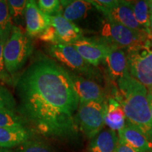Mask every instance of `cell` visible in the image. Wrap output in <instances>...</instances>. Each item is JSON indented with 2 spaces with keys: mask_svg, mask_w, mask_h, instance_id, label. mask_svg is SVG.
<instances>
[{
  "mask_svg": "<svg viewBox=\"0 0 152 152\" xmlns=\"http://www.w3.org/2000/svg\"><path fill=\"white\" fill-rule=\"evenodd\" d=\"M118 140L124 142L137 152H150L152 144L132 124L126 121L125 126L118 131Z\"/></svg>",
  "mask_w": 152,
  "mask_h": 152,
  "instance_id": "4fadbf2b",
  "label": "cell"
},
{
  "mask_svg": "<svg viewBox=\"0 0 152 152\" xmlns=\"http://www.w3.org/2000/svg\"><path fill=\"white\" fill-rule=\"evenodd\" d=\"M106 111V101L79 103L75 115V122L77 128L87 138L92 140L102 131L105 125Z\"/></svg>",
  "mask_w": 152,
  "mask_h": 152,
  "instance_id": "8992f818",
  "label": "cell"
},
{
  "mask_svg": "<svg viewBox=\"0 0 152 152\" xmlns=\"http://www.w3.org/2000/svg\"><path fill=\"white\" fill-rule=\"evenodd\" d=\"M3 150H4V149H2V148H1V147H0V152H1V151H2Z\"/></svg>",
  "mask_w": 152,
  "mask_h": 152,
  "instance_id": "d6a6232c",
  "label": "cell"
},
{
  "mask_svg": "<svg viewBox=\"0 0 152 152\" xmlns=\"http://www.w3.org/2000/svg\"><path fill=\"white\" fill-rule=\"evenodd\" d=\"M115 152H137L135 150H134L132 147L128 146L124 142L118 140L116 149Z\"/></svg>",
  "mask_w": 152,
  "mask_h": 152,
  "instance_id": "83f0119b",
  "label": "cell"
},
{
  "mask_svg": "<svg viewBox=\"0 0 152 152\" xmlns=\"http://www.w3.org/2000/svg\"><path fill=\"white\" fill-rule=\"evenodd\" d=\"M62 11L61 15L70 21L80 20L87 14L92 8V4L89 1H61Z\"/></svg>",
  "mask_w": 152,
  "mask_h": 152,
  "instance_id": "ac0fdd59",
  "label": "cell"
},
{
  "mask_svg": "<svg viewBox=\"0 0 152 152\" xmlns=\"http://www.w3.org/2000/svg\"><path fill=\"white\" fill-rule=\"evenodd\" d=\"M149 29L152 36V14H149Z\"/></svg>",
  "mask_w": 152,
  "mask_h": 152,
  "instance_id": "f546056e",
  "label": "cell"
},
{
  "mask_svg": "<svg viewBox=\"0 0 152 152\" xmlns=\"http://www.w3.org/2000/svg\"><path fill=\"white\" fill-rule=\"evenodd\" d=\"M117 85L113 98L123 107L126 120L152 144V118L147 89L129 73L117 81Z\"/></svg>",
  "mask_w": 152,
  "mask_h": 152,
  "instance_id": "7a4b0ae2",
  "label": "cell"
},
{
  "mask_svg": "<svg viewBox=\"0 0 152 152\" xmlns=\"http://www.w3.org/2000/svg\"><path fill=\"white\" fill-rule=\"evenodd\" d=\"M71 77L79 103L106 102L105 92L97 83L81 76L71 74Z\"/></svg>",
  "mask_w": 152,
  "mask_h": 152,
  "instance_id": "30bf717a",
  "label": "cell"
},
{
  "mask_svg": "<svg viewBox=\"0 0 152 152\" xmlns=\"http://www.w3.org/2000/svg\"><path fill=\"white\" fill-rule=\"evenodd\" d=\"M27 3L28 1L26 0H9L7 1L11 18L20 19L23 16H25Z\"/></svg>",
  "mask_w": 152,
  "mask_h": 152,
  "instance_id": "d4e9b609",
  "label": "cell"
},
{
  "mask_svg": "<svg viewBox=\"0 0 152 152\" xmlns=\"http://www.w3.org/2000/svg\"><path fill=\"white\" fill-rule=\"evenodd\" d=\"M133 12L138 23L144 28L148 35L151 37L149 29V11L148 1H133Z\"/></svg>",
  "mask_w": 152,
  "mask_h": 152,
  "instance_id": "ffe728a7",
  "label": "cell"
},
{
  "mask_svg": "<svg viewBox=\"0 0 152 152\" xmlns=\"http://www.w3.org/2000/svg\"><path fill=\"white\" fill-rule=\"evenodd\" d=\"M150 152H152V150H151V151H150Z\"/></svg>",
  "mask_w": 152,
  "mask_h": 152,
  "instance_id": "d590c367",
  "label": "cell"
},
{
  "mask_svg": "<svg viewBox=\"0 0 152 152\" xmlns=\"http://www.w3.org/2000/svg\"><path fill=\"white\" fill-rule=\"evenodd\" d=\"M151 42H152V36L151 37Z\"/></svg>",
  "mask_w": 152,
  "mask_h": 152,
  "instance_id": "e575fe53",
  "label": "cell"
},
{
  "mask_svg": "<svg viewBox=\"0 0 152 152\" xmlns=\"http://www.w3.org/2000/svg\"><path fill=\"white\" fill-rule=\"evenodd\" d=\"M30 137V133L25 127L0 128V147L11 149L24 143Z\"/></svg>",
  "mask_w": 152,
  "mask_h": 152,
  "instance_id": "9a60e30c",
  "label": "cell"
},
{
  "mask_svg": "<svg viewBox=\"0 0 152 152\" xmlns=\"http://www.w3.org/2000/svg\"><path fill=\"white\" fill-rule=\"evenodd\" d=\"M33 52L30 37L18 27L14 26L10 37L4 47L3 55L6 71L14 74L23 67Z\"/></svg>",
  "mask_w": 152,
  "mask_h": 152,
  "instance_id": "3957f363",
  "label": "cell"
},
{
  "mask_svg": "<svg viewBox=\"0 0 152 152\" xmlns=\"http://www.w3.org/2000/svg\"><path fill=\"white\" fill-rule=\"evenodd\" d=\"M49 20L56 32L58 44L73 45L83 37V33L81 28L61 15L49 16Z\"/></svg>",
  "mask_w": 152,
  "mask_h": 152,
  "instance_id": "7c38bea8",
  "label": "cell"
},
{
  "mask_svg": "<svg viewBox=\"0 0 152 152\" xmlns=\"http://www.w3.org/2000/svg\"><path fill=\"white\" fill-rule=\"evenodd\" d=\"M26 121L16 112L0 110V128L2 127H25ZM26 128V127H25Z\"/></svg>",
  "mask_w": 152,
  "mask_h": 152,
  "instance_id": "7402d4cb",
  "label": "cell"
},
{
  "mask_svg": "<svg viewBox=\"0 0 152 152\" xmlns=\"http://www.w3.org/2000/svg\"><path fill=\"white\" fill-rule=\"evenodd\" d=\"M147 99H148V102H149V107H150V111H151V118H152V94L150 92H148Z\"/></svg>",
  "mask_w": 152,
  "mask_h": 152,
  "instance_id": "f1b7e54d",
  "label": "cell"
},
{
  "mask_svg": "<svg viewBox=\"0 0 152 152\" xmlns=\"http://www.w3.org/2000/svg\"><path fill=\"white\" fill-rule=\"evenodd\" d=\"M126 121L124 111L121 104L113 97L109 98L106 102L105 125L115 132L120 131L125 126Z\"/></svg>",
  "mask_w": 152,
  "mask_h": 152,
  "instance_id": "e0dca14e",
  "label": "cell"
},
{
  "mask_svg": "<svg viewBox=\"0 0 152 152\" xmlns=\"http://www.w3.org/2000/svg\"><path fill=\"white\" fill-rule=\"evenodd\" d=\"M37 7L45 14L48 16L61 15L62 6L58 0H39L36 1Z\"/></svg>",
  "mask_w": 152,
  "mask_h": 152,
  "instance_id": "603a6c76",
  "label": "cell"
},
{
  "mask_svg": "<svg viewBox=\"0 0 152 152\" xmlns=\"http://www.w3.org/2000/svg\"><path fill=\"white\" fill-rule=\"evenodd\" d=\"M18 111L41 134L53 138L73 136L79 99L71 74L47 56L35 58L16 83Z\"/></svg>",
  "mask_w": 152,
  "mask_h": 152,
  "instance_id": "6da1fadb",
  "label": "cell"
},
{
  "mask_svg": "<svg viewBox=\"0 0 152 152\" xmlns=\"http://www.w3.org/2000/svg\"><path fill=\"white\" fill-rule=\"evenodd\" d=\"M148 7H149V14H152V0L151 1H148Z\"/></svg>",
  "mask_w": 152,
  "mask_h": 152,
  "instance_id": "4dcf8cb0",
  "label": "cell"
},
{
  "mask_svg": "<svg viewBox=\"0 0 152 152\" xmlns=\"http://www.w3.org/2000/svg\"><path fill=\"white\" fill-rule=\"evenodd\" d=\"M118 137L116 132L111 129L100 131L94 136L90 143L89 151L90 152H115Z\"/></svg>",
  "mask_w": 152,
  "mask_h": 152,
  "instance_id": "2e32d148",
  "label": "cell"
},
{
  "mask_svg": "<svg viewBox=\"0 0 152 152\" xmlns=\"http://www.w3.org/2000/svg\"><path fill=\"white\" fill-rule=\"evenodd\" d=\"M1 152H12L11 151H10L9 149H4V150Z\"/></svg>",
  "mask_w": 152,
  "mask_h": 152,
  "instance_id": "1f68e13d",
  "label": "cell"
},
{
  "mask_svg": "<svg viewBox=\"0 0 152 152\" xmlns=\"http://www.w3.org/2000/svg\"><path fill=\"white\" fill-rule=\"evenodd\" d=\"M72 45L85 61L94 66H97L104 60L109 49V47L101 39H95L84 37Z\"/></svg>",
  "mask_w": 152,
  "mask_h": 152,
  "instance_id": "9c48e42d",
  "label": "cell"
},
{
  "mask_svg": "<svg viewBox=\"0 0 152 152\" xmlns=\"http://www.w3.org/2000/svg\"><path fill=\"white\" fill-rule=\"evenodd\" d=\"M26 33L28 37L40 35L50 25L49 16L45 14L37 7L36 1H28L25 13Z\"/></svg>",
  "mask_w": 152,
  "mask_h": 152,
  "instance_id": "8fae6325",
  "label": "cell"
},
{
  "mask_svg": "<svg viewBox=\"0 0 152 152\" xmlns=\"http://www.w3.org/2000/svg\"><path fill=\"white\" fill-rule=\"evenodd\" d=\"M4 42L0 40V78L2 80H7V72L6 71L4 61V47L5 45Z\"/></svg>",
  "mask_w": 152,
  "mask_h": 152,
  "instance_id": "4316f807",
  "label": "cell"
},
{
  "mask_svg": "<svg viewBox=\"0 0 152 152\" xmlns=\"http://www.w3.org/2000/svg\"><path fill=\"white\" fill-rule=\"evenodd\" d=\"M39 39L45 42L52 43V45L58 44V39L56 35V32L54 27L51 25H49L48 28H47L40 35L38 36Z\"/></svg>",
  "mask_w": 152,
  "mask_h": 152,
  "instance_id": "484cf974",
  "label": "cell"
},
{
  "mask_svg": "<svg viewBox=\"0 0 152 152\" xmlns=\"http://www.w3.org/2000/svg\"><path fill=\"white\" fill-rule=\"evenodd\" d=\"M104 61L110 77L114 80L118 81L128 73L126 53L122 49L109 47Z\"/></svg>",
  "mask_w": 152,
  "mask_h": 152,
  "instance_id": "5bb4252c",
  "label": "cell"
},
{
  "mask_svg": "<svg viewBox=\"0 0 152 152\" xmlns=\"http://www.w3.org/2000/svg\"><path fill=\"white\" fill-rule=\"evenodd\" d=\"M48 52L53 58L74 71L84 74L91 72L90 64L83 59L72 45H51L48 48Z\"/></svg>",
  "mask_w": 152,
  "mask_h": 152,
  "instance_id": "52a82bcc",
  "label": "cell"
},
{
  "mask_svg": "<svg viewBox=\"0 0 152 152\" xmlns=\"http://www.w3.org/2000/svg\"><path fill=\"white\" fill-rule=\"evenodd\" d=\"M96 9L103 13L107 20L122 25L131 30L146 33L144 28L137 21L131 1H118L115 5L110 8L96 7Z\"/></svg>",
  "mask_w": 152,
  "mask_h": 152,
  "instance_id": "ba28073f",
  "label": "cell"
},
{
  "mask_svg": "<svg viewBox=\"0 0 152 152\" xmlns=\"http://www.w3.org/2000/svg\"><path fill=\"white\" fill-rule=\"evenodd\" d=\"M13 28L7 1L0 0V40L6 42L10 37Z\"/></svg>",
  "mask_w": 152,
  "mask_h": 152,
  "instance_id": "d6986e66",
  "label": "cell"
},
{
  "mask_svg": "<svg viewBox=\"0 0 152 152\" xmlns=\"http://www.w3.org/2000/svg\"><path fill=\"white\" fill-rule=\"evenodd\" d=\"M14 152H56L48 142L37 139H29L17 147Z\"/></svg>",
  "mask_w": 152,
  "mask_h": 152,
  "instance_id": "44dd1931",
  "label": "cell"
},
{
  "mask_svg": "<svg viewBox=\"0 0 152 152\" xmlns=\"http://www.w3.org/2000/svg\"><path fill=\"white\" fill-rule=\"evenodd\" d=\"M149 92H151V94H152V90H151V91H149Z\"/></svg>",
  "mask_w": 152,
  "mask_h": 152,
  "instance_id": "836d02e7",
  "label": "cell"
},
{
  "mask_svg": "<svg viewBox=\"0 0 152 152\" xmlns=\"http://www.w3.org/2000/svg\"><path fill=\"white\" fill-rule=\"evenodd\" d=\"M16 102L12 94L2 86H0V110L16 111Z\"/></svg>",
  "mask_w": 152,
  "mask_h": 152,
  "instance_id": "cb8c5ba5",
  "label": "cell"
},
{
  "mask_svg": "<svg viewBox=\"0 0 152 152\" xmlns=\"http://www.w3.org/2000/svg\"><path fill=\"white\" fill-rule=\"evenodd\" d=\"M101 39L109 47L126 49L145 43L151 36L106 19L101 29Z\"/></svg>",
  "mask_w": 152,
  "mask_h": 152,
  "instance_id": "5b68a950",
  "label": "cell"
},
{
  "mask_svg": "<svg viewBox=\"0 0 152 152\" xmlns=\"http://www.w3.org/2000/svg\"><path fill=\"white\" fill-rule=\"evenodd\" d=\"M128 73L149 91L152 90V42L151 37L140 46L126 49Z\"/></svg>",
  "mask_w": 152,
  "mask_h": 152,
  "instance_id": "277c9868",
  "label": "cell"
}]
</instances>
